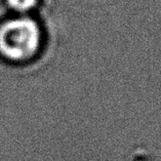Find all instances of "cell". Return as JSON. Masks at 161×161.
<instances>
[{"mask_svg":"<svg viewBox=\"0 0 161 161\" xmlns=\"http://www.w3.org/2000/svg\"><path fill=\"white\" fill-rule=\"evenodd\" d=\"M40 38V30L34 19H9L0 26V53L11 61L28 60L37 53Z\"/></svg>","mask_w":161,"mask_h":161,"instance_id":"obj_1","label":"cell"},{"mask_svg":"<svg viewBox=\"0 0 161 161\" xmlns=\"http://www.w3.org/2000/svg\"><path fill=\"white\" fill-rule=\"evenodd\" d=\"M7 2L11 8L24 13V11L30 10L36 5L37 0H7Z\"/></svg>","mask_w":161,"mask_h":161,"instance_id":"obj_2","label":"cell"}]
</instances>
